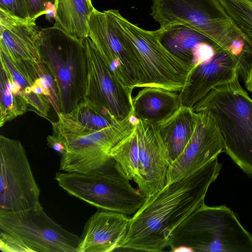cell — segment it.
I'll list each match as a JSON object with an SVG mask.
<instances>
[{
  "label": "cell",
  "instance_id": "6da1fadb",
  "mask_svg": "<svg viewBox=\"0 0 252 252\" xmlns=\"http://www.w3.org/2000/svg\"><path fill=\"white\" fill-rule=\"evenodd\" d=\"M221 165L216 158L188 177L146 197L130 218L118 251L160 252L169 247L176 228L205 203L209 187L217 179Z\"/></svg>",
  "mask_w": 252,
  "mask_h": 252
},
{
  "label": "cell",
  "instance_id": "7a4b0ae2",
  "mask_svg": "<svg viewBox=\"0 0 252 252\" xmlns=\"http://www.w3.org/2000/svg\"><path fill=\"white\" fill-rule=\"evenodd\" d=\"M239 77L213 88L192 109L214 121L222 136L224 152L252 177V98Z\"/></svg>",
  "mask_w": 252,
  "mask_h": 252
},
{
  "label": "cell",
  "instance_id": "3957f363",
  "mask_svg": "<svg viewBox=\"0 0 252 252\" xmlns=\"http://www.w3.org/2000/svg\"><path fill=\"white\" fill-rule=\"evenodd\" d=\"M190 252H252V236L225 205L197 208L176 228L169 247Z\"/></svg>",
  "mask_w": 252,
  "mask_h": 252
},
{
  "label": "cell",
  "instance_id": "277c9868",
  "mask_svg": "<svg viewBox=\"0 0 252 252\" xmlns=\"http://www.w3.org/2000/svg\"><path fill=\"white\" fill-rule=\"evenodd\" d=\"M37 44L41 62L56 83L60 112H69L83 99L87 88L84 40L53 26L40 29Z\"/></svg>",
  "mask_w": 252,
  "mask_h": 252
},
{
  "label": "cell",
  "instance_id": "5b68a950",
  "mask_svg": "<svg viewBox=\"0 0 252 252\" xmlns=\"http://www.w3.org/2000/svg\"><path fill=\"white\" fill-rule=\"evenodd\" d=\"M150 15L165 28L184 25L212 39L233 55L249 38L238 28L219 0H152Z\"/></svg>",
  "mask_w": 252,
  "mask_h": 252
},
{
  "label": "cell",
  "instance_id": "8992f818",
  "mask_svg": "<svg viewBox=\"0 0 252 252\" xmlns=\"http://www.w3.org/2000/svg\"><path fill=\"white\" fill-rule=\"evenodd\" d=\"M55 179L68 194L98 209L127 216L133 215L146 199L131 186L123 169L113 158L92 172H58Z\"/></svg>",
  "mask_w": 252,
  "mask_h": 252
},
{
  "label": "cell",
  "instance_id": "52a82bcc",
  "mask_svg": "<svg viewBox=\"0 0 252 252\" xmlns=\"http://www.w3.org/2000/svg\"><path fill=\"white\" fill-rule=\"evenodd\" d=\"M130 39L142 75L140 88L156 87L180 93L194 66L176 58L160 43L155 31L143 29L112 9Z\"/></svg>",
  "mask_w": 252,
  "mask_h": 252
},
{
  "label": "cell",
  "instance_id": "ba28073f",
  "mask_svg": "<svg viewBox=\"0 0 252 252\" xmlns=\"http://www.w3.org/2000/svg\"><path fill=\"white\" fill-rule=\"evenodd\" d=\"M0 229L21 241L29 252H77L80 242L50 218L40 203L27 210L0 211Z\"/></svg>",
  "mask_w": 252,
  "mask_h": 252
},
{
  "label": "cell",
  "instance_id": "9c48e42d",
  "mask_svg": "<svg viewBox=\"0 0 252 252\" xmlns=\"http://www.w3.org/2000/svg\"><path fill=\"white\" fill-rule=\"evenodd\" d=\"M89 27V37L109 69L126 87L140 88L142 75L131 42L112 9L95 8Z\"/></svg>",
  "mask_w": 252,
  "mask_h": 252
},
{
  "label": "cell",
  "instance_id": "30bf717a",
  "mask_svg": "<svg viewBox=\"0 0 252 252\" xmlns=\"http://www.w3.org/2000/svg\"><path fill=\"white\" fill-rule=\"evenodd\" d=\"M0 211L30 209L39 202L40 189L20 141L0 135Z\"/></svg>",
  "mask_w": 252,
  "mask_h": 252
},
{
  "label": "cell",
  "instance_id": "8fae6325",
  "mask_svg": "<svg viewBox=\"0 0 252 252\" xmlns=\"http://www.w3.org/2000/svg\"><path fill=\"white\" fill-rule=\"evenodd\" d=\"M133 114L126 120L82 136L58 137L65 148L60 169L69 173H86L104 165L112 157V150L135 127Z\"/></svg>",
  "mask_w": 252,
  "mask_h": 252
},
{
  "label": "cell",
  "instance_id": "7c38bea8",
  "mask_svg": "<svg viewBox=\"0 0 252 252\" xmlns=\"http://www.w3.org/2000/svg\"><path fill=\"white\" fill-rule=\"evenodd\" d=\"M88 66L84 98L107 109L118 122L133 114L132 92L109 69L89 37L84 40Z\"/></svg>",
  "mask_w": 252,
  "mask_h": 252
},
{
  "label": "cell",
  "instance_id": "4fadbf2b",
  "mask_svg": "<svg viewBox=\"0 0 252 252\" xmlns=\"http://www.w3.org/2000/svg\"><path fill=\"white\" fill-rule=\"evenodd\" d=\"M135 127L138 149L136 157V174L133 181L147 197L166 186L171 161L156 125L137 119Z\"/></svg>",
  "mask_w": 252,
  "mask_h": 252
},
{
  "label": "cell",
  "instance_id": "5bb4252c",
  "mask_svg": "<svg viewBox=\"0 0 252 252\" xmlns=\"http://www.w3.org/2000/svg\"><path fill=\"white\" fill-rule=\"evenodd\" d=\"M194 132L181 154L169 166L166 185L188 177L224 151L222 136L208 115L197 113Z\"/></svg>",
  "mask_w": 252,
  "mask_h": 252
},
{
  "label": "cell",
  "instance_id": "9a60e30c",
  "mask_svg": "<svg viewBox=\"0 0 252 252\" xmlns=\"http://www.w3.org/2000/svg\"><path fill=\"white\" fill-rule=\"evenodd\" d=\"M239 76L238 63L227 50L221 47L208 61L195 65L179 93L182 105L192 108L215 87Z\"/></svg>",
  "mask_w": 252,
  "mask_h": 252
},
{
  "label": "cell",
  "instance_id": "2e32d148",
  "mask_svg": "<svg viewBox=\"0 0 252 252\" xmlns=\"http://www.w3.org/2000/svg\"><path fill=\"white\" fill-rule=\"evenodd\" d=\"M130 219L124 214L99 209L86 222L77 252L118 251L127 234Z\"/></svg>",
  "mask_w": 252,
  "mask_h": 252
},
{
  "label": "cell",
  "instance_id": "e0dca14e",
  "mask_svg": "<svg viewBox=\"0 0 252 252\" xmlns=\"http://www.w3.org/2000/svg\"><path fill=\"white\" fill-rule=\"evenodd\" d=\"M35 21L21 19L0 9V50L13 62L42 63L37 44L40 29Z\"/></svg>",
  "mask_w": 252,
  "mask_h": 252
},
{
  "label": "cell",
  "instance_id": "ac0fdd59",
  "mask_svg": "<svg viewBox=\"0 0 252 252\" xmlns=\"http://www.w3.org/2000/svg\"><path fill=\"white\" fill-rule=\"evenodd\" d=\"M57 114L58 120L51 123L53 134L61 137L85 136L119 122L107 109L84 98L69 112Z\"/></svg>",
  "mask_w": 252,
  "mask_h": 252
},
{
  "label": "cell",
  "instance_id": "d6986e66",
  "mask_svg": "<svg viewBox=\"0 0 252 252\" xmlns=\"http://www.w3.org/2000/svg\"><path fill=\"white\" fill-rule=\"evenodd\" d=\"M162 46L180 61L195 66L208 46L215 42L199 32L184 25L155 31Z\"/></svg>",
  "mask_w": 252,
  "mask_h": 252
},
{
  "label": "cell",
  "instance_id": "ffe728a7",
  "mask_svg": "<svg viewBox=\"0 0 252 252\" xmlns=\"http://www.w3.org/2000/svg\"><path fill=\"white\" fill-rule=\"evenodd\" d=\"M132 99L133 113L155 125L164 121L182 105L179 93L156 87H145Z\"/></svg>",
  "mask_w": 252,
  "mask_h": 252
},
{
  "label": "cell",
  "instance_id": "44dd1931",
  "mask_svg": "<svg viewBox=\"0 0 252 252\" xmlns=\"http://www.w3.org/2000/svg\"><path fill=\"white\" fill-rule=\"evenodd\" d=\"M197 117L192 108L182 105L170 117L156 125L171 162L181 154L191 138Z\"/></svg>",
  "mask_w": 252,
  "mask_h": 252
},
{
  "label": "cell",
  "instance_id": "7402d4cb",
  "mask_svg": "<svg viewBox=\"0 0 252 252\" xmlns=\"http://www.w3.org/2000/svg\"><path fill=\"white\" fill-rule=\"evenodd\" d=\"M54 26L78 39L89 37V21L94 10L91 0H56Z\"/></svg>",
  "mask_w": 252,
  "mask_h": 252
},
{
  "label": "cell",
  "instance_id": "603a6c76",
  "mask_svg": "<svg viewBox=\"0 0 252 252\" xmlns=\"http://www.w3.org/2000/svg\"><path fill=\"white\" fill-rule=\"evenodd\" d=\"M28 109V104L21 87L12 80L0 65V126L22 115Z\"/></svg>",
  "mask_w": 252,
  "mask_h": 252
},
{
  "label": "cell",
  "instance_id": "cb8c5ba5",
  "mask_svg": "<svg viewBox=\"0 0 252 252\" xmlns=\"http://www.w3.org/2000/svg\"><path fill=\"white\" fill-rule=\"evenodd\" d=\"M238 28L252 42V4L249 0H219Z\"/></svg>",
  "mask_w": 252,
  "mask_h": 252
},
{
  "label": "cell",
  "instance_id": "d4e9b609",
  "mask_svg": "<svg viewBox=\"0 0 252 252\" xmlns=\"http://www.w3.org/2000/svg\"><path fill=\"white\" fill-rule=\"evenodd\" d=\"M0 9L23 19H30L25 0H0Z\"/></svg>",
  "mask_w": 252,
  "mask_h": 252
},
{
  "label": "cell",
  "instance_id": "484cf974",
  "mask_svg": "<svg viewBox=\"0 0 252 252\" xmlns=\"http://www.w3.org/2000/svg\"><path fill=\"white\" fill-rule=\"evenodd\" d=\"M25 2L29 18L36 20L39 16L45 14L48 7L55 5L56 0H25Z\"/></svg>",
  "mask_w": 252,
  "mask_h": 252
},
{
  "label": "cell",
  "instance_id": "4316f807",
  "mask_svg": "<svg viewBox=\"0 0 252 252\" xmlns=\"http://www.w3.org/2000/svg\"><path fill=\"white\" fill-rule=\"evenodd\" d=\"M47 145L56 152L60 153L61 155L65 152L64 145L58 138V136L53 134L48 135L47 137Z\"/></svg>",
  "mask_w": 252,
  "mask_h": 252
},
{
  "label": "cell",
  "instance_id": "83f0119b",
  "mask_svg": "<svg viewBox=\"0 0 252 252\" xmlns=\"http://www.w3.org/2000/svg\"><path fill=\"white\" fill-rule=\"evenodd\" d=\"M244 82L245 86L247 90L252 93V63L248 70Z\"/></svg>",
  "mask_w": 252,
  "mask_h": 252
},
{
  "label": "cell",
  "instance_id": "f1b7e54d",
  "mask_svg": "<svg viewBox=\"0 0 252 252\" xmlns=\"http://www.w3.org/2000/svg\"><path fill=\"white\" fill-rule=\"evenodd\" d=\"M249 1L252 4V0H249Z\"/></svg>",
  "mask_w": 252,
  "mask_h": 252
}]
</instances>
